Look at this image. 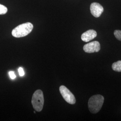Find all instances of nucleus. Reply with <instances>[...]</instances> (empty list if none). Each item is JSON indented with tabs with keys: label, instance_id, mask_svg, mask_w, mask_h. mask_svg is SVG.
<instances>
[{
	"label": "nucleus",
	"instance_id": "nucleus-1",
	"mask_svg": "<svg viewBox=\"0 0 121 121\" xmlns=\"http://www.w3.org/2000/svg\"><path fill=\"white\" fill-rule=\"evenodd\" d=\"M104 97L100 95H96L90 98L88 102V108L90 112L96 113L98 112L104 103Z\"/></svg>",
	"mask_w": 121,
	"mask_h": 121
},
{
	"label": "nucleus",
	"instance_id": "nucleus-2",
	"mask_svg": "<svg viewBox=\"0 0 121 121\" xmlns=\"http://www.w3.org/2000/svg\"><path fill=\"white\" fill-rule=\"evenodd\" d=\"M33 28V25L30 22L20 24L14 28L12 31V35L16 38L24 37L30 33Z\"/></svg>",
	"mask_w": 121,
	"mask_h": 121
},
{
	"label": "nucleus",
	"instance_id": "nucleus-3",
	"mask_svg": "<svg viewBox=\"0 0 121 121\" xmlns=\"http://www.w3.org/2000/svg\"><path fill=\"white\" fill-rule=\"evenodd\" d=\"M31 104L35 111L40 112L42 110L44 104V98L43 93L41 90L35 91L32 95Z\"/></svg>",
	"mask_w": 121,
	"mask_h": 121
},
{
	"label": "nucleus",
	"instance_id": "nucleus-4",
	"mask_svg": "<svg viewBox=\"0 0 121 121\" xmlns=\"http://www.w3.org/2000/svg\"><path fill=\"white\" fill-rule=\"evenodd\" d=\"M60 94L64 99L68 103L73 104L76 102V99L73 93L65 86H60L59 88Z\"/></svg>",
	"mask_w": 121,
	"mask_h": 121
},
{
	"label": "nucleus",
	"instance_id": "nucleus-5",
	"mask_svg": "<svg viewBox=\"0 0 121 121\" xmlns=\"http://www.w3.org/2000/svg\"><path fill=\"white\" fill-rule=\"evenodd\" d=\"M83 49L87 53L98 52L100 49V45L98 41H95L85 44Z\"/></svg>",
	"mask_w": 121,
	"mask_h": 121
},
{
	"label": "nucleus",
	"instance_id": "nucleus-6",
	"mask_svg": "<svg viewBox=\"0 0 121 121\" xmlns=\"http://www.w3.org/2000/svg\"><path fill=\"white\" fill-rule=\"evenodd\" d=\"M90 9L91 14L95 17H99L104 11L103 6L96 2L91 4Z\"/></svg>",
	"mask_w": 121,
	"mask_h": 121
},
{
	"label": "nucleus",
	"instance_id": "nucleus-7",
	"mask_svg": "<svg viewBox=\"0 0 121 121\" xmlns=\"http://www.w3.org/2000/svg\"><path fill=\"white\" fill-rule=\"evenodd\" d=\"M97 35V33L94 30H89L82 33L81 35V39L84 42H88L95 38Z\"/></svg>",
	"mask_w": 121,
	"mask_h": 121
},
{
	"label": "nucleus",
	"instance_id": "nucleus-8",
	"mask_svg": "<svg viewBox=\"0 0 121 121\" xmlns=\"http://www.w3.org/2000/svg\"><path fill=\"white\" fill-rule=\"evenodd\" d=\"M112 69L117 72H121V60L114 62L112 65Z\"/></svg>",
	"mask_w": 121,
	"mask_h": 121
},
{
	"label": "nucleus",
	"instance_id": "nucleus-9",
	"mask_svg": "<svg viewBox=\"0 0 121 121\" xmlns=\"http://www.w3.org/2000/svg\"><path fill=\"white\" fill-rule=\"evenodd\" d=\"M8 9L7 7H6L5 6L2 5V4H0V14H4L6 13L7 12Z\"/></svg>",
	"mask_w": 121,
	"mask_h": 121
},
{
	"label": "nucleus",
	"instance_id": "nucleus-10",
	"mask_svg": "<svg viewBox=\"0 0 121 121\" xmlns=\"http://www.w3.org/2000/svg\"><path fill=\"white\" fill-rule=\"evenodd\" d=\"M114 35H115V37L118 40L121 41V30H115L114 32Z\"/></svg>",
	"mask_w": 121,
	"mask_h": 121
},
{
	"label": "nucleus",
	"instance_id": "nucleus-11",
	"mask_svg": "<svg viewBox=\"0 0 121 121\" xmlns=\"http://www.w3.org/2000/svg\"><path fill=\"white\" fill-rule=\"evenodd\" d=\"M18 72H19V75L20 76H23L24 75L25 73H24V71L22 67H19L18 69Z\"/></svg>",
	"mask_w": 121,
	"mask_h": 121
},
{
	"label": "nucleus",
	"instance_id": "nucleus-12",
	"mask_svg": "<svg viewBox=\"0 0 121 121\" xmlns=\"http://www.w3.org/2000/svg\"><path fill=\"white\" fill-rule=\"evenodd\" d=\"M9 73L10 78H11L12 79H14V78H15L16 76V75L15 74V73H14L13 71H10L9 72Z\"/></svg>",
	"mask_w": 121,
	"mask_h": 121
}]
</instances>
